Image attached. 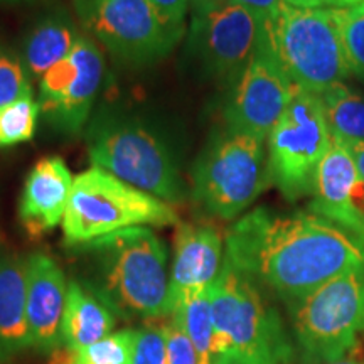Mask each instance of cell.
Here are the masks:
<instances>
[{
  "instance_id": "cell-15",
  "label": "cell",
  "mask_w": 364,
  "mask_h": 364,
  "mask_svg": "<svg viewBox=\"0 0 364 364\" xmlns=\"http://www.w3.org/2000/svg\"><path fill=\"white\" fill-rule=\"evenodd\" d=\"M68 282L65 272L46 253L27 258V322L33 349L51 356L61 349Z\"/></svg>"
},
{
  "instance_id": "cell-22",
  "label": "cell",
  "mask_w": 364,
  "mask_h": 364,
  "mask_svg": "<svg viewBox=\"0 0 364 364\" xmlns=\"http://www.w3.org/2000/svg\"><path fill=\"white\" fill-rule=\"evenodd\" d=\"M171 317L179 322L201 364H213V344H215V322H213L209 289H199L188 292L177 300Z\"/></svg>"
},
{
  "instance_id": "cell-29",
  "label": "cell",
  "mask_w": 364,
  "mask_h": 364,
  "mask_svg": "<svg viewBox=\"0 0 364 364\" xmlns=\"http://www.w3.org/2000/svg\"><path fill=\"white\" fill-rule=\"evenodd\" d=\"M193 0H150L164 24L176 33H186L184 21Z\"/></svg>"
},
{
  "instance_id": "cell-30",
  "label": "cell",
  "mask_w": 364,
  "mask_h": 364,
  "mask_svg": "<svg viewBox=\"0 0 364 364\" xmlns=\"http://www.w3.org/2000/svg\"><path fill=\"white\" fill-rule=\"evenodd\" d=\"M231 2L247 7L255 14H258V16L268 17L272 16V14L280 7L285 0H231Z\"/></svg>"
},
{
  "instance_id": "cell-26",
  "label": "cell",
  "mask_w": 364,
  "mask_h": 364,
  "mask_svg": "<svg viewBox=\"0 0 364 364\" xmlns=\"http://www.w3.org/2000/svg\"><path fill=\"white\" fill-rule=\"evenodd\" d=\"M33 95L29 75L22 59L0 46V107Z\"/></svg>"
},
{
  "instance_id": "cell-28",
  "label": "cell",
  "mask_w": 364,
  "mask_h": 364,
  "mask_svg": "<svg viewBox=\"0 0 364 364\" xmlns=\"http://www.w3.org/2000/svg\"><path fill=\"white\" fill-rule=\"evenodd\" d=\"M167 364H201L194 344L174 317L166 318Z\"/></svg>"
},
{
  "instance_id": "cell-21",
  "label": "cell",
  "mask_w": 364,
  "mask_h": 364,
  "mask_svg": "<svg viewBox=\"0 0 364 364\" xmlns=\"http://www.w3.org/2000/svg\"><path fill=\"white\" fill-rule=\"evenodd\" d=\"M331 136L344 145L364 144V91L338 83L321 95Z\"/></svg>"
},
{
  "instance_id": "cell-18",
  "label": "cell",
  "mask_w": 364,
  "mask_h": 364,
  "mask_svg": "<svg viewBox=\"0 0 364 364\" xmlns=\"http://www.w3.org/2000/svg\"><path fill=\"white\" fill-rule=\"evenodd\" d=\"M33 349L27 322V258L0 257V363Z\"/></svg>"
},
{
  "instance_id": "cell-24",
  "label": "cell",
  "mask_w": 364,
  "mask_h": 364,
  "mask_svg": "<svg viewBox=\"0 0 364 364\" xmlns=\"http://www.w3.org/2000/svg\"><path fill=\"white\" fill-rule=\"evenodd\" d=\"M39 115L41 110L34 95L0 107V149L29 142L36 134Z\"/></svg>"
},
{
  "instance_id": "cell-4",
  "label": "cell",
  "mask_w": 364,
  "mask_h": 364,
  "mask_svg": "<svg viewBox=\"0 0 364 364\" xmlns=\"http://www.w3.org/2000/svg\"><path fill=\"white\" fill-rule=\"evenodd\" d=\"M258 44L295 88L322 95L351 75L341 43L338 9H300L284 2L263 17Z\"/></svg>"
},
{
  "instance_id": "cell-20",
  "label": "cell",
  "mask_w": 364,
  "mask_h": 364,
  "mask_svg": "<svg viewBox=\"0 0 364 364\" xmlns=\"http://www.w3.org/2000/svg\"><path fill=\"white\" fill-rule=\"evenodd\" d=\"M81 36L66 16H48L31 31L22 49L29 78L41 80L58 63L65 61Z\"/></svg>"
},
{
  "instance_id": "cell-25",
  "label": "cell",
  "mask_w": 364,
  "mask_h": 364,
  "mask_svg": "<svg viewBox=\"0 0 364 364\" xmlns=\"http://www.w3.org/2000/svg\"><path fill=\"white\" fill-rule=\"evenodd\" d=\"M338 24L349 73L364 83V2L338 9Z\"/></svg>"
},
{
  "instance_id": "cell-12",
  "label": "cell",
  "mask_w": 364,
  "mask_h": 364,
  "mask_svg": "<svg viewBox=\"0 0 364 364\" xmlns=\"http://www.w3.org/2000/svg\"><path fill=\"white\" fill-rule=\"evenodd\" d=\"M103 75L105 61L98 46L81 36L70 56L39 80L41 115L63 134H80L98 97Z\"/></svg>"
},
{
  "instance_id": "cell-23",
  "label": "cell",
  "mask_w": 364,
  "mask_h": 364,
  "mask_svg": "<svg viewBox=\"0 0 364 364\" xmlns=\"http://www.w3.org/2000/svg\"><path fill=\"white\" fill-rule=\"evenodd\" d=\"M135 341V327H124L76 351L59 349L51 354L49 364H132Z\"/></svg>"
},
{
  "instance_id": "cell-5",
  "label": "cell",
  "mask_w": 364,
  "mask_h": 364,
  "mask_svg": "<svg viewBox=\"0 0 364 364\" xmlns=\"http://www.w3.org/2000/svg\"><path fill=\"white\" fill-rule=\"evenodd\" d=\"M285 307L300 364L348 356L364 334V262Z\"/></svg>"
},
{
  "instance_id": "cell-27",
  "label": "cell",
  "mask_w": 364,
  "mask_h": 364,
  "mask_svg": "<svg viewBox=\"0 0 364 364\" xmlns=\"http://www.w3.org/2000/svg\"><path fill=\"white\" fill-rule=\"evenodd\" d=\"M132 364H167V338L164 324H147L136 329Z\"/></svg>"
},
{
  "instance_id": "cell-16",
  "label": "cell",
  "mask_w": 364,
  "mask_h": 364,
  "mask_svg": "<svg viewBox=\"0 0 364 364\" xmlns=\"http://www.w3.org/2000/svg\"><path fill=\"white\" fill-rule=\"evenodd\" d=\"M225 263L223 238L215 226L179 223L171 267L172 311L182 295L209 289Z\"/></svg>"
},
{
  "instance_id": "cell-11",
  "label": "cell",
  "mask_w": 364,
  "mask_h": 364,
  "mask_svg": "<svg viewBox=\"0 0 364 364\" xmlns=\"http://www.w3.org/2000/svg\"><path fill=\"white\" fill-rule=\"evenodd\" d=\"M191 9V49L213 76L235 83L257 51L263 17L231 0H193Z\"/></svg>"
},
{
  "instance_id": "cell-32",
  "label": "cell",
  "mask_w": 364,
  "mask_h": 364,
  "mask_svg": "<svg viewBox=\"0 0 364 364\" xmlns=\"http://www.w3.org/2000/svg\"><path fill=\"white\" fill-rule=\"evenodd\" d=\"M349 150H351L354 162H356V167L359 171V176L364 181V144H354V145H346Z\"/></svg>"
},
{
  "instance_id": "cell-33",
  "label": "cell",
  "mask_w": 364,
  "mask_h": 364,
  "mask_svg": "<svg viewBox=\"0 0 364 364\" xmlns=\"http://www.w3.org/2000/svg\"><path fill=\"white\" fill-rule=\"evenodd\" d=\"M327 364H364V361H361V359H354V358L344 356V358L338 359V361H332V363H327Z\"/></svg>"
},
{
  "instance_id": "cell-31",
  "label": "cell",
  "mask_w": 364,
  "mask_h": 364,
  "mask_svg": "<svg viewBox=\"0 0 364 364\" xmlns=\"http://www.w3.org/2000/svg\"><path fill=\"white\" fill-rule=\"evenodd\" d=\"M285 2L300 9H341L339 0H285Z\"/></svg>"
},
{
  "instance_id": "cell-19",
  "label": "cell",
  "mask_w": 364,
  "mask_h": 364,
  "mask_svg": "<svg viewBox=\"0 0 364 364\" xmlns=\"http://www.w3.org/2000/svg\"><path fill=\"white\" fill-rule=\"evenodd\" d=\"M118 317L102 299L78 279L68 282L65 316L61 326V349L76 351L98 343L115 332Z\"/></svg>"
},
{
  "instance_id": "cell-1",
  "label": "cell",
  "mask_w": 364,
  "mask_h": 364,
  "mask_svg": "<svg viewBox=\"0 0 364 364\" xmlns=\"http://www.w3.org/2000/svg\"><path fill=\"white\" fill-rule=\"evenodd\" d=\"M225 260L285 306L364 262V243L314 213L260 206L225 236Z\"/></svg>"
},
{
  "instance_id": "cell-35",
  "label": "cell",
  "mask_w": 364,
  "mask_h": 364,
  "mask_svg": "<svg viewBox=\"0 0 364 364\" xmlns=\"http://www.w3.org/2000/svg\"><path fill=\"white\" fill-rule=\"evenodd\" d=\"M213 364H233V363H225V361H213Z\"/></svg>"
},
{
  "instance_id": "cell-6",
  "label": "cell",
  "mask_w": 364,
  "mask_h": 364,
  "mask_svg": "<svg viewBox=\"0 0 364 364\" xmlns=\"http://www.w3.org/2000/svg\"><path fill=\"white\" fill-rule=\"evenodd\" d=\"M88 154L95 167L167 204L186 198L184 182L169 147L140 122L100 115L88 130Z\"/></svg>"
},
{
  "instance_id": "cell-36",
  "label": "cell",
  "mask_w": 364,
  "mask_h": 364,
  "mask_svg": "<svg viewBox=\"0 0 364 364\" xmlns=\"http://www.w3.org/2000/svg\"><path fill=\"white\" fill-rule=\"evenodd\" d=\"M0 2H21V0H0Z\"/></svg>"
},
{
  "instance_id": "cell-13",
  "label": "cell",
  "mask_w": 364,
  "mask_h": 364,
  "mask_svg": "<svg viewBox=\"0 0 364 364\" xmlns=\"http://www.w3.org/2000/svg\"><path fill=\"white\" fill-rule=\"evenodd\" d=\"M294 90L275 59L258 44L252 61L231 88L225 110L226 127L267 140L284 115Z\"/></svg>"
},
{
  "instance_id": "cell-9",
  "label": "cell",
  "mask_w": 364,
  "mask_h": 364,
  "mask_svg": "<svg viewBox=\"0 0 364 364\" xmlns=\"http://www.w3.org/2000/svg\"><path fill=\"white\" fill-rule=\"evenodd\" d=\"M267 140L270 179L285 199L312 196L317 167L332 142L321 95L295 88Z\"/></svg>"
},
{
  "instance_id": "cell-10",
  "label": "cell",
  "mask_w": 364,
  "mask_h": 364,
  "mask_svg": "<svg viewBox=\"0 0 364 364\" xmlns=\"http://www.w3.org/2000/svg\"><path fill=\"white\" fill-rule=\"evenodd\" d=\"M81 22L120 61L145 65L169 54L184 34L164 24L150 0H75Z\"/></svg>"
},
{
  "instance_id": "cell-3",
  "label": "cell",
  "mask_w": 364,
  "mask_h": 364,
  "mask_svg": "<svg viewBox=\"0 0 364 364\" xmlns=\"http://www.w3.org/2000/svg\"><path fill=\"white\" fill-rule=\"evenodd\" d=\"M215 344L213 361L294 364L297 351L280 312L267 294L225 260L209 287Z\"/></svg>"
},
{
  "instance_id": "cell-34",
  "label": "cell",
  "mask_w": 364,
  "mask_h": 364,
  "mask_svg": "<svg viewBox=\"0 0 364 364\" xmlns=\"http://www.w3.org/2000/svg\"><path fill=\"white\" fill-rule=\"evenodd\" d=\"M341 2V7H346V6H356V4H361L364 0H339Z\"/></svg>"
},
{
  "instance_id": "cell-2",
  "label": "cell",
  "mask_w": 364,
  "mask_h": 364,
  "mask_svg": "<svg viewBox=\"0 0 364 364\" xmlns=\"http://www.w3.org/2000/svg\"><path fill=\"white\" fill-rule=\"evenodd\" d=\"M81 279L124 321H166L172 314L166 243L147 226L76 245Z\"/></svg>"
},
{
  "instance_id": "cell-8",
  "label": "cell",
  "mask_w": 364,
  "mask_h": 364,
  "mask_svg": "<svg viewBox=\"0 0 364 364\" xmlns=\"http://www.w3.org/2000/svg\"><path fill=\"white\" fill-rule=\"evenodd\" d=\"M265 140L223 129L213 135L193 171V199L209 216L243 215L270 184Z\"/></svg>"
},
{
  "instance_id": "cell-14",
  "label": "cell",
  "mask_w": 364,
  "mask_h": 364,
  "mask_svg": "<svg viewBox=\"0 0 364 364\" xmlns=\"http://www.w3.org/2000/svg\"><path fill=\"white\" fill-rule=\"evenodd\" d=\"M311 213L326 218L364 243V181L351 150L332 139L314 179Z\"/></svg>"
},
{
  "instance_id": "cell-7",
  "label": "cell",
  "mask_w": 364,
  "mask_h": 364,
  "mask_svg": "<svg viewBox=\"0 0 364 364\" xmlns=\"http://www.w3.org/2000/svg\"><path fill=\"white\" fill-rule=\"evenodd\" d=\"M179 225L176 209L156 196L91 167L75 177L63 231L70 247L139 226Z\"/></svg>"
},
{
  "instance_id": "cell-17",
  "label": "cell",
  "mask_w": 364,
  "mask_h": 364,
  "mask_svg": "<svg viewBox=\"0 0 364 364\" xmlns=\"http://www.w3.org/2000/svg\"><path fill=\"white\" fill-rule=\"evenodd\" d=\"M71 171L59 157H44L24 182L19 201V220L34 238L49 233L65 220L73 193Z\"/></svg>"
}]
</instances>
